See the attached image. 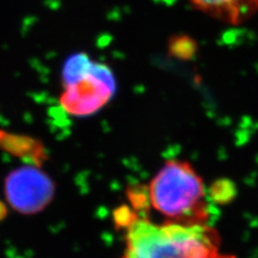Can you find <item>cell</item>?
I'll use <instances>...</instances> for the list:
<instances>
[{"label":"cell","instance_id":"cell-7","mask_svg":"<svg viewBox=\"0 0 258 258\" xmlns=\"http://www.w3.org/2000/svg\"><path fill=\"white\" fill-rule=\"evenodd\" d=\"M168 52L173 58L190 60L198 52V43L188 35H174L168 41Z\"/></svg>","mask_w":258,"mask_h":258},{"label":"cell","instance_id":"cell-4","mask_svg":"<svg viewBox=\"0 0 258 258\" xmlns=\"http://www.w3.org/2000/svg\"><path fill=\"white\" fill-rule=\"evenodd\" d=\"M55 191L54 181L35 165L16 168L5 180L8 204L14 211L24 215L43 211L52 203Z\"/></svg>","mask_w":258,"mask_h":258},{"label":"cell","instance_id":"cell-3","mask_svg":"<svg viewBox=\"0 0 258 258\" xmlns=\"http://www.w3.org/2000/svg\"><path fill=\"white\" fill-rule=\"evenodd\" d=\"M62 86L60 106L75 116H87L101 110L112 99L116 88L111 69L94 60L82 75Z\"/></svg>","mask_w":258,"mask_h":258},{"label":"cell","instance_id":"cell-1","mask_svg":"<svg viewBox=\"0 0 258 258\" xmlns=\"http://www.w3.org/2000/svg\"><path fill=\"white\" fill-rule=\"evenodd\" d=\"M122 228V258H233L221 252L219 235L207 224H157L134 210Z\"/></svg>","mask_w":258,"mask_h":258},{"label":"cell","instance_id":"cell-6","mask_svg":"<svg viewBox=\"0 0 258 258\" xmlns=\"http://www.w3.org/2000/svg\"><path fill=\"white\" fill-rule=\"evenodd\" d=\"M0 147L11 154L26 159L30 164L40 167L47 158L43 144L25 136L0 133Z\"/></svg>","mask_w":258,"mask_h":258},{"label":"cell","instance_id":"cell-2","mask_svg":"<svg viewBox=\"0 0 258 258\" xmlns=\"http://www.w3.org/2000/svg\"><path fill=\"white\" fill-rule=\"evenodd\" d=\"M148 188L150 206L165 216L167 222L207 224L208 190L204 180L187 161L168 160Z\"/></svg>","mask_w":258,"mask_h":258},{"label":"cell","instance_id":"cell-8","mask_svg":"<svg viewBox=\"0 0 258 258\" xmlns=\"http://www.w3.org/2000/svg\"><path fill=\"white\" fill-rule=\"evenodd\" d=\"M236 195L237 187L235 183L227 179L215 181L208 190V196L219 205H227L231 203Z\"/></svg>","mask_w":258,"mask_h":258},{"label":"cell","instance_id":"cell-5","mask_svg":"<svg viewBox=\"0 0 258 258\" xmlns=\"http://www.w3.org/2000/svg\"><path fill=\"white\" fill-rule=\"evenodd\" d=\"M196 9L229 25H240L258 11V0H190Z\"/></svg>","mask_w":258,"mask_h":258}]
</instances>
